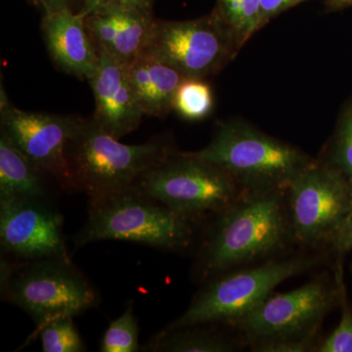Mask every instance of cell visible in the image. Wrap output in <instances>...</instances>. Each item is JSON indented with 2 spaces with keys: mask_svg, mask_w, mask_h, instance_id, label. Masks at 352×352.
Segmentation results:
<instances>
[{
  "mask_svg": "<svg viewBox=\"0 0 352 352\" xmlns=\"http://www.w3.org/2000/svg\"><path fill=\"white\" fill-rule=\"evenodd\" d=\"M327 163L340 170L352 184V104L340 120Z\"/></svg>",
  "mask_w": 352,
  "mask_h": 352,
  "instance_id": "cell-23",
  "label": "cell"
},
{
  "mask_svg": "<svg viewBox=\"0 0 352 352\" xmlns=\"http://www.w3.org/2000/svg\"><path fill=\"white\" fill-rule=\"evenodd\" d=\"M30 1L34 2V4H36V0H30Z\"/></svg>",
  "mask_w": 352,
  "mask_h": 352,
  "instance_id": "cell-31",
  "label": "cell"
},
{
  "mask_svg": "<svg viewBox=\"0 0 352 352\" xmlns=\"http://www.w3.org/2000/svg\"><path fill=\"white\" fill-rule=\"evenodd\" d=\"M41 31L58 68L78 80H89L98 65L99 55L85 19L72 8L44 11Z\"/></svg>",
  "mask_w": 352,
  "mask_h": 352,
  "instance_id": "cell-15",
  "label": "cell"
},
{
  "mask_svg": "<svg viewBox=\"0 0 352 352\" xmlns=\"http://www.w3.org/2000/svg\"><path fill=\"white\" fill-rule=\"evenodd\" d=\"M91 119L78 120L67 146L73 190L82 191L90 205H98L131 189L148 171L175 153L168 141L155 138L127 145Z\"/></svg>",
  "mask_w": 352,
  "mask_h": 352,
  "instance_id": "cell-2",
  "label": "cell"
},
{
  "mask_svg": "<svg viewBox=\"0 0 352 352\" xmlns=\"http://www.w3.org/2000/svg\"><path fill=\"white\" fill-rule=\"evenodd\" d=\"M98 65L89 78L95 99L94 119L117 139L140 126L144 117L132 87L126 65L98 50Z\"/></svg>",
  "mask_w": 352,
  "mask_h": 352,
  "instance_id": "cell-13",
  "label": "cell"
},
{
  "mask_svg": "<svg viewBox=\"0 0 352 352\" xmlns=\"http://www.w3.org/2000/svg\"><path fill=\"white\" fill-rule=\"evenodd\" d=\"M76 0H36V6H41L44 11L56 10L61 8H72Z\"/></svg>",
  "mask_w": 352,
  "mask_h": 352,
  "instance_id": "cell-29",
  "label": "cell"
},
{
  "mask_svg": "<svg viewBox=\"0 0 352 352\" xmlns=\"http://www.w3.org/2000/svg\"><path fill=\"white\" fill-rule=\"evenodd\" d=\"M239 51L212 14L196 19L156 20L144 54L186 78H207L232 62Z\"/></svg>",
  "mask_w": 352,
  "mask_h": 352,
  "instance_id": "cell-9",
  "label": "cell"
},
{
  "mask_svg": "<svg viewBox=\"0 0 352 352\" xmlns=\"http://www.w3.org/2000/svg\"><path fill=\"white\" fill-rule=\"evenodd\" d=\"M235 349L232 340L200 326L162 331L146 346V351L159 352H229Z\"/></svg>",
  "mask_w": 352,
  "mask_h": 352,
  "instance_id": "cell-18",
  "label": "cell"
},
{
  "mask_svg": "<svg viewBox=\"0 0 352 352\" xmlns=\"http://www.w3.org/2000/svg\"><path fill=\"white\" fill-rule=\"evenodd\" d=\"M31 160L8 135L0 132V201L14 198L43 200L46 195L43 178Z\"/></svg>",
  "mask_w": 352,
  "mask_h": 352,
  "instance_id": "cell-17",
  "label": "cell"
},
{
  "mask_svg": "<svg viewBox=\"0 0 352 352\" xmlns=\"http://www.w3.org/2000/svg\"><path fill=\"white\" fill-rule=\"evenodd\" d=\"M138 320L133 314L132 303L119 318L111 322L100 342L101 352H136L140 351Z\"/></svg>",
  "mask_w": 352,
  "mask_h": 352,
  "instance_id": "cell-21",
  "label": "cell"
},
{
  "mask_svg": "<svg viewBox=\"0 0 352 352\" xmlns=\"http://www.w3.org/2000/svg\"><path fill=\"white\" fill-rule=\"evenodd\" d=\"M1 295L32 317L36 326L32 337L51 321L82 314L98 302L94 287L69 258L36 259L23 267L2 261Z\"/></svg>",
  "mask_w": 352,
  "mask_h": 352,
  "instance_id": "cell-4",
  "label": "cell"
},
{
  "mask_svg": "<svg viewBox=\"0 0 352 352\" xmlns=\"http://www.w3.org/2000/svg\"><path fill=\"white\" fill-rule=\"evenodd\" d=\"M292 236L307 245L331 244L352 210V184L327 162L309 164L286 190Z\"/></svg>",
  "mask_w": 352,
  "mask_h": 352,
  "instance_id": "cell-8",
  "label": "cell"
},
{
  "mask_svg": "<svg viewBox=\"0 0 352 352\" xmlns=\"http://www.w3.org/2000/svg\"><path fill=\"white\" fill-rule=\"evenodd\" d=\"M0 243L2 251L20 258H69L62 217L43 200L0 201Z\"/></svg>",
  "mask_w": 352,
  "mask_h": 352,
  "instance_id": "cell-12",
  "label": "cell"
},
{
  "mask_svg": "<svg viewBox=\"0 0 352 352\" xmlns=\"http://www.w3.org/2000/svg\"><path fill=\"white\" fill-rule=\"evenodd\" d=\"M317 263V258H293L215 276L197 294L186 311L164 331L214 323L234 326L261 305L278 285Z\"/></svg>",
  "mask_w": 352,
  "mask_h": 352,
  "instance_id": "cell-6",
  "label": "cell"
},
{
  "mask_svg": "<svg viewBox=\"0 0 352 352\" xmlns=\"http://www.w3.org/2000/svg\"><path fill=\"white\" fill-rule=\"evenodd\" d=\"M219 215L199 254L203 280L279 252L293 239L286 191L244 193Z\"/></svg>",
  "mask_w": 352,
  "mask_h": 352,
  "instance_id": "cell-1",
  "label": "cell"
},
{
  "mask_svg": "<svg viewBox=\"0 0 352 352\" xmlns=\"http://www.w3.org/2000/svg\"><path fill=\"white\" fill-rule=\"evenodd\" d=\"M44 352H82L85 346L74 317H62L43 326L36 333Z\"/></svg>",
  "mask_w": 352,
  "mask_h": 352,
  "instance_id": "cell-22",
  "label": "cell"
},
{
  "mask_svg": "<svg viewBox=\"0 0 352 352\" xmlns=\"http://www.w3.org/2000/svg\"><path fill=\"white\" fill-rule=\"evenodd\" d=\"M126 65L144 115L164 118L173 112L176 90L186 76L148 54L141 55Z\"/></svg>",
  "mask_w": 352,
  "mask_h": 352,
  "instance_id": "cell-16",
  "label": "cell"
},
{
  "mask_svg": "<svg viewBox=\"0 0 352 352\" xmlns=\"http://www.w3.org/2000/svg\"><path fill=\"white\" fill-rule=\"evenodd\" d=\"M338 295L325 279H316L288 293L270 294L234 326L252 344L315 335Z\"/></svg>",
  "mask_w": 352,
  "mask_h": 352,
  "instance_id": "cell-10",
  "label": "cell"
},
{
  "mask_svg": "<svg viewBox=\"0 0 352 352\" xmlns=\"http://www.w3.org/2000/svg\"><path fill=\"white\" fill-rule=\"evenodd\" d=\"M214 107V94L205 78H185L176 90L173 111L182 119L198 122L206 119Z\"/></svg>",
  "mask_w": 352,
  "mask_h": 352,
  "instance_id": "cell-20",
  "label": "cell"
},
{
  "mask_svg": "<svg viewBox=\"0 0 352 352\" xmlns=\"http://www.w3.org/2000/svg\"><path fill=\"white\" fill-rule=\"evenodd\" d=\"M0 91L1 131L38 170L55 178L62 188L73 190L66 150L80 118L21 110L14 107L2 85Z\"/></svg>",
  "mask_w": 352,
  "mask_h": 352,
  "instance_id": "cell-11",
  "label": "cell"
},
{
  "mask_svg": "<svg viewBox=\"0 0 352 352\" xmlns=\"http://www.w3.org/2000/svg\"><path fill=\"white\" fill-rule=\"evenodd\" d=\"M191 221L131 187L103 203L90 205L87 223L74 242L82 247L96 241L119 240L179 249L193 238Z\"/></svg>",
  "mask_w": 352,
  "mask_h": 352,
  "instance_id": "cell-5",
  "label": "cell"
},
{
  "mask_svg": "<svg viewBox=\"0 0 352 352\" xmlns=\"http://www.w3.org/2000/svg\"><path fill=\"white\" fill-rule=\"evenodd\" d=\"M329 10H340L352 6V0H324Z\"/></svg>",
  "mask_w": 352,
  "mask_h": 352,
  "instance_id": "cell-30",
  "label": "cell"
},
{
  "mask_svg": "<svg viewBox=\"0 0 352 352\" xmlns=\"http://www.w3.org/2000/svg\"><path fill=\"white\" fill-rule=\"evenodd\" d=\"M310 0H261L259 14V30L263 29L271 20L289 9Z\"/></svg>",
  "mask_w": 352,
  "mask_h": 352,
  "instance_id": "cell-26",
  "label": "cell"
},
{
  "mask_svg": "<svg viewBox=\"0 0 352 352\" xmlns=\"http://www.w3.org/2000/svg\"><path fill=\"white\" fill-rule=\"evenodd\" d=\"M155 0H83L82 6L78 11V15L85 18L88 14L94 12L102 6H111V4H120V6H133L145 10L153 11V4Z\"/></svg>",
  "mask_w": 352,
  "mask_h": 352,
  "instance_id": "cell-27",
  "label": "cell"
},
{
  "mask_svg": "<svg viewBox=\"0 0 352 352\" xmlns=\"http://www.w3.org/2000/svg\"><path fill=\"white\" fill-rule=\"evenodd\" d=\"M314 335L296 339L268 340L252 344L254 351L261 352H305L314 349Z\"/></svg>",
  "mask_w": 352,
  "mask_h": 352,
  "instance_id": "cell-25",
  "label": "cell"
},
{
  "mask_svg": "<svg viewBox=\"0 0 352 352\" xmlns=\"http://www.w3.org/2000/svg\"><path fill=\"white\" fill-rule=\"evenodd\" d=\"M333 249L340 254H346L352 249V210L337 239L332 245Z\"/></svg>",
  "mask_w": 352,
  "mask_h": 352,
  "instance_id": "cell-28",
  "label": "cell"
},
{
  "mask_svg": "<svg viewBox=\"0 0 352 352\" xmlns=\"http://www.w3.org/2000/svg\"><path fill=\"white\" fill-rule=\"evenodd\" d=\"M83 19L97 48L124 64L144 54L156 23L153 11L120 4L102 6Z\"/></svg>",
  "mask_w": 352,
  "mask_h": 352,
  "instance_id": "cell-14",
  "label": "cell"
},
{
  "mask_svg": "<svg viewBox=\"0 0 352 352\" xmlns=\"http://www.w3.org/2000/svg\"><path fill=\"white\" fill-rule=\"evenodd\" d=\"M191 153L226 170L245 193L286 191L314 162L295 146L240 120L220 122L210 143Z\"/></svg>",
  "mask_w": 352,
  "mask_h": 352,
  "instance_id": "cell-3",
  "label": "cell"
},
{
  "mask_svg": "<svg viewBox=\"0 0 352 352\" xmlns=\"http://www.w3.org/2000/svg\"><path fill=\"white\" fill-rule=\"evenodd\" d=\"M132 187L190 219L220 214L245 193L226 170L191 152L173 153Z\"/></svg>",
  "mask_w": 352,
  "mask_h": 352,
  "instance_id": "cell-7",
  "label": "cell"
},
{
  "mask_svg": "<svg viewBox=\"0 0 352 352\" xmlns=\"http://www.w3.org/2000/svg\"><path fill=\"white\" fill-rule=\"evenodd\" d=\"M261 0H217L212 15L241 51L259 31Z\"/></svg>",
  "mask_w": 352,
  "mask_h": 352,
  "instance_id": "cell-19",
  "label": "cell"
},
{
  "mask_svg": "<svg viewBox=\"0 0 352 352\" xmlns=\"http://www.w3.org/2000/svg\"><path fill=\"white\" fill-rule=\"evenodd\" d=\"M342 273L337 276L339 296L342 302V316L338 327L317 347L319 352H352V310L347 305Z\"/></svg>",
  "mask_w": 352,
  "mask_h": 352,
  "instance_id": "cell-24",
  "label": "cell"
}]
</instances>
